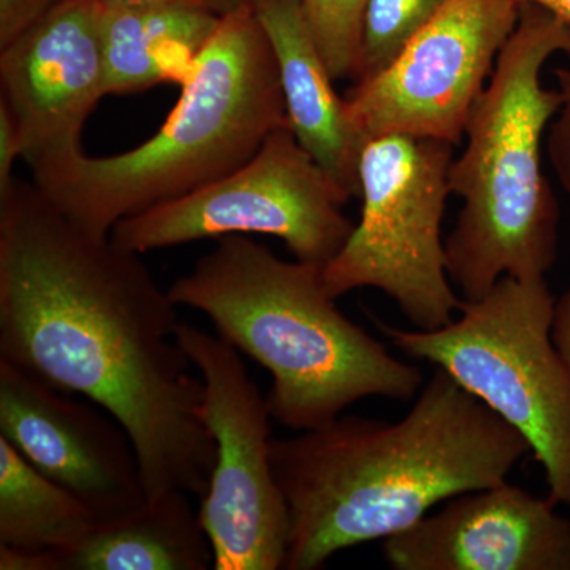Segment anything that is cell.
I'll list each match as a JSON object with an SVG mask.
<instances>
[{
    "label": "cell",
    "instance_id": "20",
    "mask_svg": "<svg viewBox=\"0 0 570 570\" xmlns=\"http://www.w3.org/2000/svg\"><path fill=\"white\" fill-rule=\"evenodd\" d=\"M63 0H0V50L20 39Z\"/></svg>",
    "mask_w": 570,
    "mask_h": 570
},
{
    "label": "cell",
    "instance_id": "1",
    "mask_svg": "<svg viewBox=\"0 0 570 570\" xmlns=\"http://www.w3.org/2000/svg\"><path fill=\"white\" fill-rule=\"evenodd\" d=\"M178 305L141 255L67 219L32 183L0 194V362L104 409L129 434L146 499H204L216 444Z\"/></svg>",
    "mask_w": 570,
    "mask_h": 570
},
{
    "label": "cell",
    "instance_id": "12",
    "mask_svg": "<svg viewBox=\"0 0 570 570\" xmlns=\"http://www.w3.org/2000/svg\"><path fill=\"white\" fill-rule=\"evenodd\" d=\"M102 0H63L0 50V100L17 122L29 167L81 149L86 121L105 94Z\"/></svg>",
    "mask_w": 570,
    "mask_h": 570
},
{
    "label": "cell",
    "instance_id": "21",
    "mask_svg": "<svg viewBox=\"0 0 570 570\" xmlns=\"http://www.w3.org/2000/svg\"><path fill=\"white\" fill-rule=\"evenodd\" d=\"M21 159L17 122L6 102L0 100V194L13 184V165Z\"/></svg>",
    "mask_w": 570,
    "mask_h": 570
},
{
    "label": "cell",
    "instance_id": "7",
    "mask_svg": "<svg viewBox=\"0 0 570 570\" xmlns=\"http://www.w3.org/2000/svg\"><path fill=\"white\" fill-rule=\"evenodd\" d=\"M453 145L382 135L360 157L362 214L340 254L322 269L332 298L356 288L389 295L419 330L453 321L461 299L448 272L442 220Z\"/></svg>",
    "mask_w": 570,
    "mask_h": 570
},
{
    "label": "cell",
    "instance_id": "22",
    "mask_svg": "<svg viewBox=\"0 0 570 570\" xmlns=\"http://www.w3.org/2000/svg\"><path fill=\"white\" fill-rule=\"evenodd\" d=\"M102 2L124 7L186 6L213 11L224 17L238 9L246 0H102Z\"/></svg>",
    "mask_w": 570,
    "mask_h": 570
},
{
    "label": "cell",
    "instance_id": "4",
    "mask_svg": "<svg viewBox=\"0 0 570 570\" xmlns=\"http://www.w3.org/2000/svg\"><path fill=\"white\" fill-rule=\"evenodd\" d=\"M174 111L130 151H78L32 167V181L75 225L110 236L127 217L176 200L238 170L288 124L275 52L246 0L224 14Z\"/></svg>",
    "mask_w": 570,
    "mask_h": 570
},
{
    "label": "cell",
    "instance_id": "18",
    "mask_svg": "<svg viewBox=\"0 0 570 570\" xmlns=\"http://www.w3.org/2000/svg\"><path fill=\"white\" fill-rule=\"evenodd\" d=\"M448 0H366L356 81L384 70Z\"/></svg>",
    "mask_w": 570,
    "mask_h": 570
},
{
    "label": "cell",
    "instance_id": "14",
    "mask_svg": "<svg viewBox=\"0 0 570 570\" xmlns=\"http://www.w3.org/2000/svg\"><path fill=\"white\" fill-rule=\"evenodd\" d=\"M275 52L288 124L296 140L351 197H360L355 132L324 56L307 24L302 0H249Z\"/></svg>",
    "mask_w": 570,
    "mask_h": 570
},
{
    "label": "cell",
    "instance_id": "2",
    "mask_svg": "<svg viewBox=\"0 0 570 570\" xmlns=\"http://www.w3.org/2000/svg\"><path fill=\"white\" fill-rule=\"evenodd\" d=\"M527 439L436 370L397 422L341 415L273 438V472L288 510L284 570H316L340 553L406 531L441 502L508 482Z\"/></svg>",
    "mask_w": 570,
    "mask_h": 570
},
{
    "label": "cell",
    "instance_id": "17",
    "mask_svg": "<svg viewBox=\"0 0 570 570\" xmlns=\"http://www.w3.org/2000/svg\"><path fill=\"white\" fill-rule=\"evenodd\" d=\"M99 521L80 498L0 438V546L66 553L88 539Z\"/></svg>",
    "mask_w": 570,
    "mask_h": 570
},
{
    "label": "cell",
    "instance_id": "9",
    "mask_svg": "<svg viewBox=\"0 0 570 570\" xmlns=\"http://www.w3.org/2000/svg\"><path fill=\"white\" fill-rule=\"evenodd\" d=\"M176 340L204 382L202 415L216 444V464L198 508L214 570L283 569L291 523L273 472L266 396L224 337L181 322Z\"/></svg>",
    "mask_w": 570,
    "mask_h": 570
},
{
    "label": "cell",
    "instance_id": "10",
    "mask_svg": "<svg viewBox=\"0 0 570 570\" xmlns=\"http://www.w3.org/2000/svg\"><path fill=\"white\" fill-rule=\"evenodd\" d=\"M519 18L513 0H448L384 70L344 97L355 132L460 145Z\"/></svg>",
    "mask_w": 570,
    "mask_h": 570
},
{
    "label": "cell",
    "instance_id": "6",
    "mask_svg": "<svg viewBox=\"0 0 570 570\" xmlns=\"http://www.w3.org/2000/svg\"><path fill=\"white\" fill-rule=\"evenodd\" d=\"M557 299L546 277L504 276L489 294L461 302V317L436 330L376 321L397 351L428 362L527 439L549 497L570 508V373L554 346Z\"/></svg>",
    "mask_w": 570,
    "mask_h": 570
},
{
    "label": "cell",
    "instance_id": "16",
    "mask_svg": "<svg viewBox=\"0 0 570 570\" xmlns=\"http://www.w3.org/2000/svg\"><path fill=\"white\" fill-rule=\"evenodd\" d=\"M184 491L146 499L100 520L80 546L58 553V570H209L212 540Z\"/></svg>",
    "mask_w": 570,
    "mask_h": 570
},
{
    "label": "cell",
    "instance_id": "11",
    "mask_svg": "<svg viewBox=\"0 0 570 570\" xmlns=\"http://www.w3.org/2000/svg\"><path fill=\"white\" fill-rule=\"evenodd\" d=\"M89 403L0 362V438L105 520L146 493L129 434Z\"/></svg>",
    "mask_w": 570,
    "mask_h": 570
},
{
    "label": "cell",
    "instance_id": "19",
    "mask_svg": "<svg viewBox=\"0 0 570 570\" xmlns=\"http://www.w3.org/2000/svg\"><path fill=\"white\" fill-rule=\"evenodd\" d=\"M302 6L332 77L356 80L366 0H302Z\"/></svg>",
    "mask_w": 570,
    "mask_h": 570
},
{
    "label": "cell",
    "instance_id": "13",
    "mask_svg": "<svg viewBox=\"0 0 570 570\" xmlns=\"http://www.w3.org/2000/svg\"><path fill=\"white\" fill-rule=\"evenodd\" d=\"M554 508L499 483L449 499L382 551L395 570H570V520Z\"/></svg>",
    "mask_w": 570,
    "mask_h": 570
},
{
    "label": "cell",
    "instance_id": "5",
    "mask_svg": "<svg viewBox=\"0 0 570 570\" xmlns=\"http://www.w3.org/2000/svg\"><path fill=\"white\" fill-rule=\"evenodd\" d=\"M569 51L568 22L520 6L519 24L469 115L466 146L449 168L461 209L445 238L449 276L466 302L504 276L546 277L557 261L560 208L543 174L542 145L561 94L542 85V70Z\"/></svg>",
    "mask_w": 570,
    "mask_h": 570
},
{
    "label": "cell",
    "instance_id": "3",
    "mask_svg": "<svg viewBox=\"0 0 570 570\" xmlns=\"http://www.w3.org/2000/svg\"><path fill=\"white\" fill-rule=\"evenodd\" d=\"M168 294L268 371L269 414L288 430L330 425L370 396L407 403L423 387L420 367L337 309L321 268L283 261L246 235L217 238Z\"/></svg>",
    "mask_w": 570,
    "mask_h": 570
},
{
    "label": "cell",
    "instance_id": "15",
    "mask_svg": "<svg viewBox=\"0 0 570 570\" xmlns=\"http://www.w3.org/2000/svg\"><path fill=\"white\" fill-rule=\"evenodd\" d=\"M223 17L186 6L124 7L105 3L100 14L105 94L183 85Z\"/></svg>",
    "mask_w": 570,
    "mask_h": 570
},
{
    "label": "cell",
    "instance_id": "23",
    "mask_svg": "<svg viewBox=\"0 0 570 570\" xmlns=\"http://www.w3.org/2000/svg\"><path fill=\"white\" fill-rule=\"evenodd\" d=\"M551 336H553L554 346L560 351L570 373V285L554 305Z\"/></svg>",
    "mask_w": 570,
    "mask_h": 570
},
{
    "label": "cell",
    "instance_id": "24",
    "mask_svg": "<svg viewBox=\"0 0 570 570\" xmlns=\"http://www.w3.org/2000/svg\"><path fill=\"white\" fill-rule=\"evenodd\" d=\"M513 2L519 3V6H524V3L538 6L570 24V0H513Z\"/></svg>",
    "mask_w": 570,
    "mask_h": 570
},
{
    "label": "cell",
    "instance_id": "8",
    "mask_svg": "<svg viewBox=\"0 0 570 570\" xmlns=\"http://www.w3.org/2000/svg\"><path fill=\"white\" fill-rule=\"evenodd\" d=\"M351 198L283 126L238 170L122 219L110 239L142 255L225 235H269L296 261L324 269L354 232L343 213Z\"/></svg>",
    "mask_w": 570,
    "mask_h": 570
}]
</instances>
